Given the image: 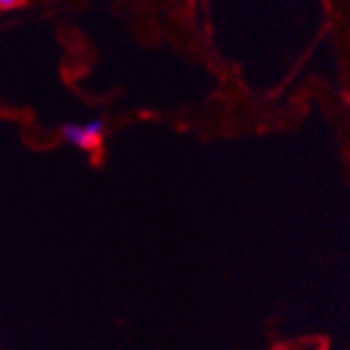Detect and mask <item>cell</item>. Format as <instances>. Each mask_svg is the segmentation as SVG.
Listing matches in <instances>:
<instances>
[{
    "instance_id": "obj_1",
    "label": "cell",
    "mask_w": 350,
    "mask_h": 350,
    "mask_svg": "<svg viewBox=\"0 0 350 350\" xmlns=\"http://www.w3.org/2000/svg\"><path fill=\"white\" fill-rule=\"evenodd\" d=\"M61 139L76 149L94 151L105 139V122L90 120L86 124H63Z\"/></svg>"
},
{
    "instance_id": "obj_2",
    "label": "cell",
    "mask_w": 350,
    "mask_h": 350,
    "mask_svg": "<svg viewBox=\"0 0 350 350\" xmlns=\"http://www.w3.org/2000/svg\"><path fill=\"white\" fill-rule=\"evenodd\" d=\"M21 0H0V9H11V7H17Z\"/></svg>"
}]
</instances>
